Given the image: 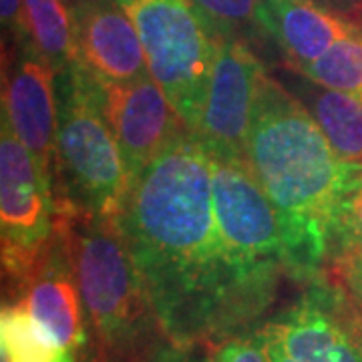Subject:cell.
<instances>
[{"mask_svg": "<svg viewBox=\"0 0 362 362\" xmlns=\"http://www.w3.org/2000/svg\"><path fill=\"white\" fill-rule=\"evenodd\" d=\"M57 131V175L65 173L77 206L119 221L131 177L115 135L107 123L95 75L73 61L66 66Z\"/></svg>", "mask_w": 362, "mask_h": 362, "instance_id": "obj_4", "label": "cell"}, {"mask_svg": "<svg viewBox=\"0 0 362 362\" xmlns=\"http://www.w3.org/2000/svg\"><path fill=\"white\" fill-rule=\"evenodd\" d=\"M57 69L33 45L2 77V119L25 143L45 175L57 187V131L59 107L54 97Z\"/></svg>", "mask_w": 362, "mask_h": 362, "instance_id": "obj_11", "label": "cell"}, {"mask_svg": "<svg viewBox=\"0 0 362 362\" xmlns=\"http://www.w3.org/2000/svg\"><path fill=\"white\" fill-rule=\"evenodd\" d=\"M211 163L214 209L228 247L252 268L280 276L288 272L282 221L247 165L246 157L207 149Z\"/></svg>", "mask_w": 362, "mask_h": 362, "instance_id": "obj_7", "label": "cell"}, {"mask_svg": "<svg viewBox=\"0 0 362 362\" xmlns=\"http://www.w3.org/2000/svg\"><path fill=\"white\" fill-rule=\"evenodd\" d=\"M244 157L280 216L288 272L312 278L362 187V165L340 159L306 105L268 75L259 85Z\"/></svg>", "mask_w": 362, "mask_h": 362, "instance_id": "obj_2", "label": "cell"}, {"mask_svg": "<svg viewBox=\"0 0 362 362\" xmlns=\"http://www.w3.org/2000/svg\"><path fill=\"white\" fill-rule=\"evenodd\" d=\"M220 37H233V33L250 21H256L258 0H194Z\"/></svg>", "mask_w": 362, "mask_h": 362, "instance_id": "obj_19", "label": "cell"}, {"mask_svg": "<svg viewBox=\"0 0 362 362\" xmlns=\"http://www.w3.org/2000/svg\"><path fill=\"white\" fill-rule=\"evenodd\" d=\"M97 78L107 123L129 171L131 185L169 145L192 129L177 115L151 73L129 81Z\"/></svg>", "mask_w": 362, "mask_h": 362, "instance_id": "obj_9", "label": "cell"}, {"mask_svg": "<svg viewBox=\"0 0 362 362\" xmlns=\"http://www.w3.org/2000/svg\"><path fill=\"white\" fill-rule=\"evenodd\" d=\"M0 4H2V25L8 26V30L16 39H23L26 45H30L23 0H2Z\"/></svg>", "mask_w": 362, "mask_h": 362, "instance_id": "obj_22", "label": "cell"}, {"mask_svg": "<svg viewBox=\"0 0 362 362\" xmlns=\"http://www.w3.org/2000/svg\"><path fill=\"white\" fill-rule=\"evenodd\" d=\"M143 45L147 69L192 133L199 127L220 35L194 0H115Z\"/></svg>", "mask_w": 362, "mask_h": 362, "instance_id": "obj_5", "label": "cell"}, {"mask_svg": "<svg viewBox=\"0 0 362 362\" xmlns=\"http://www.w3.org/2000/svg\"><path fill=\"white\" fill-rule=\"evenodd\" d=\"M30 45L57 71L75 61L73 14L63 0H23Z\"/></svg>", "mask_w": 362, "mask_h": 362, "instance_id": "obj_17", "label": "cell"}, {"mask_svg": "<svg viewBox=\"0 0 362 362\" xmlns=\"http://www.w3.org/2000/svg\"><path fill=\"white\" fill-rule=\"evenodd\" d=\"M256 23L276 40L294 71L358 28L318 0H258Z\"/></svg>", "mask_w": 362, "mask_h": 362, "instance_id": "obj_13", "label": "cell"}, {"mask_svg": "<svg viewBox=\"0 0 362 362\" xmlns=\"http://www.w3.org/2000/svg\"><path fill=\"white\" fill-rule=\"evenodd\" d=\"M61 230L101 361L141 362L143 337L157 320L119 221L73 206Z\"/></svg>", "mask_w": 362, "mask_h": 362, "instance_id": "obj_3", "label": "cell"}, {"mask_svg": "<svg viewBox=\"0 0 362 362\" xmlns=\"http://www.w3.org/2000/svg\"><path fill=\"white\" fill-rule=\"evenodd\" d=\"M21 302L33 318L49 332V337L77 358V350L85 344L81 292L75 270L66 250L65 238L54 250L45 268L26 284Z\"/></svg>", "mask_w": 362, "mask_h": 362, "instance_id": "obj_14", "label": "cell"}, {"mask_svg": "<svg viewBox=\"0 0 362 362\" xmlns=\"http://www.w3.org/2000/svg\"><path fill=\"white\" fill-rule=\"evenodd\" d=\"M119 228L157 326L175 346L240 334L274 296L278 276L228 247L214 209L206 143L187 133L131 185Z\"/></svg>", "mask_w": 362, "mask_h": 362, "instance_id": "obj_1", "label": "cell"}, {"mask_svg": "<svg viewBox=\"0 0 362 362\" xmlns=\"http://www.w3.org/2000/svg\"><path fill=\"white\" fill-rule=\"evenodd\" d=\"M264 77V66L244 40L221 37L199 127L195 131L207 149L244 157Z\"/></svg>", "mask_w": 362, "mask_h": 362, "instance_id": "obj_10", "label": "cell"}, {"mask_svg": "<svg viewBox=\"0 0 362 362\" xmlns=\"http://www.w3.org/2000/svg\"><path fill=\"white\" fill-rule=\"evenodd\" d=\"M0 228L4 276L23 290L63 240L61 209L51 180L2 119Z\"/></svg>", "mask_w": 362, "mask_h": 362, "instance_id": "obj_6", "label": "cell"}, {"mask_svg": "<svg viewBox=\"0 0 362 362\" xmlns=\"http://www.w3.org/2000/svg\"><path fill=\"white\" fill-rule=\"evenodd\" d=\"M71 14L75 61L95 77L129 81L149 73L139 35L115 0H83Z\"/></svg>", "mask_w": 362, "mask_h": 362, "instance_id": "obj_12", "label": "cell"}, {"mask_svg": "<svg viewBox=\"0 0 362 362\" xmlns=\"http://www.w3.org/2000/svg\"><path fill=\"white\" fill-rule=\"evenodd\" d=\"M63 2H65L66 8H69V11L73 13V11L77 8V6H78V4H81V2H83V0H63Z\"/></svg>", "mask_w": 362, "mask_h": 362, "instance_id": "obj_24", "label": "cell"}, {"mask_svg": "<svg viewBox=\"0 0 362 362\" xmlns=\"http://www.w3.org/2000/svg\"><path fill=\"white\" fill-rule=\"evenodd\" d=\"M340 238L349 240L350 244H356L362 247V187L350 199L344 220H342V230Z\"/></svg>", "mask_w": 362, "mask_h": 362, "instance_id": "obj_21", "label": "cell"}, {"mask_svg": "<svg viewBox=\"0 0 362 362\" xmlns=\"http://www.w3.org/2000/svg\"><path fill=\"white\" fill-rule=\"evenodd\" d=\"M326 8L358 26L362 23V0H318Z\"/></svg>", "mask_w": 362, "mask_h": 362, "instance_id": "obj_23", "label": "cell"}, {"mask_svg": "<svg viewBox=\"0 0 362 362\" xmlns=\"http://www.w3.org/2000/svg\"><path fill=\"white\" fill-rule=\"evenodd\" d=\"M298 73L308 83L326 89L344 90L362 95V33L361 28L337 40L308 65L300 66Z\"/></svg>", "mask_w": 362, "mask_h": 362, "instance_id": "obj_18", "label": "cell"}, {"mask_svg": "<svg viewBox=\"0 0 362 362\" xmlns=\"http://www.w3.org/2000/svg\"><path fill=\"white\" fill-rule=\"evenodd\" d=\"M197 362H272L259 332H240L207 344L204 358Z\"/></svg>", "mask_w": 362, "mask_h": 362, "instance_id": "obj_20", "label": "cell"}, {"mask_svg": "<svg viewBox=\"0 0 362 362\" xmlns=\"http://www.w3.org/2000/svg\"><path fill=\"white\" fill-rule=\"evenodd\" d=\"M272 362H362V326L344 296L312 284L258 330Z\"/></svg>", "mask_w": 362, "mask_h": 362, "instance_id": "obj_8", "label": "cell"}, {"mask_svg": "<svg viewBox=\"0 0 362 362\" xmlns=\"http://www.w3.org/2000/svg\"><path fill=\"white\" fill-rule=\"evenodd\" d=\"M302 103L320 125L337 156L362 165V95L312 83Z\"/></svg>", "mask_w": 362, "mask_h": 362, "instance_id": "obj_15", "label": "cell"}, {"mask_svg": "<svg viewBox=\"0 0 362 362\" xmlns=\"http://www.w3.org/2000/svg\"><path fill=\"white\" fill-rule=\"evenodd\" d=\"M0 338L2 356L8 362H77L49 337L21 300L2 306Z\"/></svg>", "mask_w": 362, "mask_h": 362, "instance_id": "obj_16", "label": "cell"}]
</instances>
